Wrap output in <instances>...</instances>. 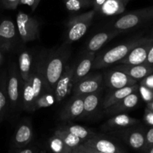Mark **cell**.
<instances>
[{"instance_id":"37","label":"cell","mask_w":153,"mask_h":153,"mask_svg":"<svg viewBox=\"0 0 153 153\" xmlns=\"http://www.w3.org/2000/svg\"><path fill=\"white\" fill-rule=\"evenodd\" d=\"M16 153H40V150L38 148L35 146H26L24 149L19 150Z\"/></svg>"},{"instance_id":"23","label":"cell","mask_w":153,"mask_h":153,"mask_svg":"<svg viewBox=\"0 0 153 153\" xmlns=\"http://www.w3.org/2000/svg\"><path fill=\"white\" fill-rule=\"evenodd\" d=\"M101 90L84 96V110L81 119L93 114L98 108L101 99Z\"/></svg>"},{"instance_id":"42","label":"cell","mask_w":153,"mask_h":153,"mask_svg":"<svg viewBox=\"0 0 153 153\" xmlns=\"http://www.w3.org/2000/svg\"><path fill=\"white\" fill-rule=\"evenodd\" d=\"M148 108L149 110H150L151 111L153 112V101L151 102L148 103L147 104V108Z\"/></svg>"},{"instance_id":"33","label":"cell","mask_w":153,"mask_h":153,"mask_svg":"<svg viewBox=\"0 0 153 153\" xmlns=\"http://www.w3.org/2000/svg\"><path fill=\"white\" fill-rule=\"evenodd\" d=\"M3 6L7 9H16L19 4V0H1Z\"/></svg>"},{"instance_id":"25","label":"cell","mask_w":153,"mask_h":153,"mask_svg":"<svg viewBox=\"0 0 153 153\" xmlns=\"http://www.w3.org/2000/svg\"><path fill=\"white\" fill-rule=\"evenodd\" d=\"M8 108L7 94V73H1L0 76V123L3 120Z\"/></svg>"},{"instance_id":"32","label":"cell","mask_w":153,"mask_h":153,"mask_svg":"<svg viewBox=\"0 0 153 153\" xmlns=\"http://www.w3.org/2000/svg\"><path fill=\"white\" fill-rule=\"evenodd\" d=\"M152 146H153V127L145 133V147L143 151L146 152Z\"/></svg>"},{"instance_id":"35","label":"cell","mask_w":153,"mask_h":153,"mask_svg":"<svg viewBox=\"0 0 153 153\" xmlns=\"http://www.w3.org/2000/svg\"><path fill=\"white\" fill-rule=\"evenodd\" d=\"M40 1L41 0H19V4H26L31 7L32 11H34Z\"/></svg>"},{"instance_id":"17","label":"cell","mask_w":153,"mask_h":153,"mask_svg":"<svg viewBox=\"0 0 153 153\" xmlns=\"http://www.w3.org/2000/svg\"><path fill=\"white\" fill-rule=\"evenodd\" d=\"M114 70L123 72L132 78L134 80L137 81L139 79H143L149 75L153 73L152 66L146 65V64H140V65H126L122 64L115 67Z\"/></svg>"},{"instance_id":"11","label":"cell","mask_w":153,"mask_h":153,"mask_svg":"<svg viewBox=\"0 0 153 153\" xmlns=\"http://www.w3.org/2000/svg\"><path fill=\"white\" fill-rule=\"evenodd\" d=\"M16 31L14 23L10 19H3L0 22V50L9 51L16 43Z\"/></svg>"},{"instance_id":"41","label":"cell","mask_w":153,"mask_h":153,"mask_svg":"<svg viewBox=\"0 0 153 153\" xmlns=\"http://www.w3.org/2000/svg\"><path fill=\"white\" fill-rule=\"evenodd\" d=\"M82 146H83V147L85 148V149H86V150L88 151V152H90V153H102V152H98V151L95 150V149H91V148H90V147H87V146H84V145H82Z\"/></svg>"},{"instance_id":"10","label":"cell","mask_w":153,"mask_h":153,"mask_svg":"<svg viewBox=\"0 0 153 153\" xmlns=\"http://www.w3.org/2000/svg\"><path fill=\"white\" fill-rule=\"evenodd\" d=\"M82 145L102 153H126L117 143L102 134H96Z\"/></svg>"},{"instance_id":"34","label":"cell","mask_w":153,"mask_h":153,"mask_svg":"<svg viewBox=\"0 0 153 153\" xmlns=\"http://www.w3.org/2000/svg\"><path fill=\"white\" fill-rule=\"evenodd\" d=\"M140 85H143L146 88H149V89L153 91V73L149 75L146 77H145L144 79H142L141 82H140Z\"/></svg>"},{"instance_id":"14","label":"cell","mask_w":153,"mask_h":153,"mask_svg":"<svg viewBox=\"0 0 153 153\" xmlns=\"http://www.w3.org/2000/svg\"><path fill=\"white\" fill-rule=\"evenodd\" d=\"M153 44V38H149L145 43L133 49L126 58L120 61V64L126 65H140L146 62L149 48Z\"/></svg>"},{"instance_id":"19","label":"cell","mask_w":153,"mask_h":153,"mask_svg":"<svg viewBox=\"0 0 153 153\" xmlns=\"http://www.w3.org/2000/svg\"><path fill=\"white\" fill-rule=\"evenodd\" d=\"M139 123L138 120L126 114H119L111 117L105 124V127L108 129L122 130L135 126Z\"/></svg>"},{"instance_id":"31","label":"cell","mask_w":153,"mask_h":153,"mask_svg":"<svg viewBox=\"0 0 153 153\" xmlns=\"http://www.w3.org/2000/svg\"><path fill=\"white\" fill-rule=\"evenodd\" d=\"M138 91L140 93L141 98L147 104L153 101V91H152V90L146 88L143 85H140L138 88Z\"/></svg>"},{"instance_id":"18","label":"cell","mask_w":153,"mask_h":153,"mask_svg":"<svg viewBox=\"0 0 153 153\" xmlns=\"http://www.w3.org/2000/svg\"><path fill=\"white\" fill-rule=\"evenodd\" d=\"M122 33L117 30H111L108 31H103L95 34L88 42L86 46L87 52H94L101 49L105 43H108L111 40Z\"/></svg>"},{"instance_id":"38","label":"cell","mask_w":153,"mask_h":153,"mask_svg":"<svg viewBox=\"0 0 153 153\" xmlns=\"http://www.w3.org/2000/svg\"><path fill=\"white\" fill-rule=\"evenodd\" d=\"M105 1L106 0H92V5L94 6V10L95 12H100L102 6Z\"/></svg>"},{"instance_id":"44","label":"cell","mask_w":153,"mask_h":153,"mask_svg":"<svg viewBox=\"0 0 153 153\" xmlns=\"http://www.w3.org/2000/svg\"><path fill=\"white\" fill-rule=\"evenodd\" d=\"M146 153H153V146L146 151Z\"/></svg>"},{"instance_id":"2","label":"cell","mask_w":153,"mask_h":153,"mask_svg":"<svg viewBox=\"0 0 153 153\" xmlns=\"http://www.w3.org/2000/svg\"><path fill=\"white\" fill-rule=\"evenodd\" d=\"M149 39V37L133 39L130 41L115 46L113 49H109L107 52L100 54L96 56L93 68L95 70L105 68L115 63H119L121 60L126 58L133 49L146 42Z\"/></svg>"},{"instance_id":"28","label":"cell","mask_w":153,"mask_h":153,"mask_svg":"<svg viewBox=\"0 0 153 153\" xmlns=\"http://www.w3.org/2000/svg\"><path fill=\"white\" fill-rule=\"evenodd\" d=\"M54 134L59 137L69 147H70L73 149L78 147V146H80V145H82L84 143L80 138L73 135L71 133L62 129L60 127H58L56 128V130L54 132Z\"/></svg>"},{"instance_id":"26","label":"cell","mask_w":153,"mask_h":153,"mask_svg":"<svg viewBox=\"0 0 153 153\" xmlns=\"http://www.w3.org/2000/svg\"><path fill=\"white\" fill-rule=\"evenodd\" d=\"M126 5L121 0H106L102 6L100 13L105 16L120 14L125 11Z\"/></svg>"},{"instance_id":"20","label":"cell","mask_w":153,"mask_h":153,"mask_svg":"<svg viewBox=\"0 0 153 153\" xmlns=\"http://www.w3.org/2000/svg\"><path fill=\"white\" fill-rule=\"evenodd\" d=\"M139 102V96L137 92L130 94L119 102L105 109V113L108 115H117L124 113L128 110L134 108Z\"/></svg>"},{"instance_id":"36","label":"cell","mask_w":153,"mask_h":153,"mask_svg":"<svg viewBox=\"0 0 153 153\" xmlns=\"http://www.w3.org/2000/svg\"><path fill=\"white\" fill-rule=\"evenodd\" d=\"M144 121L146 122V123L147 125L151 126L153 127V112L151 111L150 110H149L148 108L146 109L144 114Z\"/></svg>"},{"instance_id":"12","label":"cell","mask_w":153,"mask_h":153,"mask_svg":"<svg viewBox=\"0 0 153 153\" xmlns=\"http://www.w3.org/2000/svg\"><path fill=\"white\" fill-rule=\"evenodd\" d=\"M84 110V96L73 95L60 114V119L70 121L80 118Z\"/></svg>"},{"instance_id":"16","label":"cell","mask_w":153,"mask_h":153,"mask_svg":"<svg viewBox=\"0 0 153 153\" xmlns=\"http://www.w3.org/2000/svg\"><path fill=\"white\" fill-rule=\"evenodd\" d=\"M138 88L139 85L137 84V85H132V86L126 87V88H120V89L111 90L105 97L102 102V107L105 109L108 108L111 106L117 104L130 94L137 92Z\"/></svg>"},{"instance_id":"3","label":"cell","mask_w":153,"mask_h":153,"mask_svg":"<svg viewBox=\"0 0 153 153\" xmlns=\"http://www.w3.org/2000/svg\"><path fill=\"white\" fill-rule=\"evenodd\" d=\"M153 20V6L133 10L120 17L114 24V29L123 32Z\"/></svg>"},{"instance_id":"43","label":"cell","mask_w":153,"mask_h":153,"mask_svg":"<svg viewBox=\"0 0 153 153\" xmlns=\"http://www.w3.org/2000/svg\"><path fill=\"white\" fill-rule=\"evenodd\" d=\"M2 51L0 50V65H1V62L3 61V53H2Z\"/></svg>"},{"instance_id":"15","label":"cell","mask_w":153,"mask_h":153,"mask_svg":"<svg viewBox=\"0 0 153 153\" xmlns=\"http://www.w3.org/2000/svg\"><path fill=\"white\" fill-rule=\"evenodd\" d=\"M134 127L120 130L119 134L132 149L143 151L145 147V132L143 129Z\"/></svg>"},{"instance_id":"5","label":"cell","mask_w":153,"mask_h":153,"mask_svg":"<svg viewBox=\"0 0 153 153\" xmlns=\"http://www.w3.org/2000/svg\"><path fill=\"white\" fill-rule=\"evenodd\" d=\"M16 21L18 33L24 43L34 41L40 38V22L35 18L19 11Z\"/></svg>"},{"instance_id":"39","label":"cell","mask_w":153,"mask_h":153,"mask_svg":"<svg viewBox=\"0 0 153 153\" xmlns=\"http://www.w3.org/2000/svg\"><path fill=\"white\" fill-rule=\"evenodd\" d=\"M145 64H146V65H149V66L153 65V44L151 46V47L149 48Z\"/></svg>"},{"instance_id":"7","label":"cell","mask_w":153,"mask_h":153,"mask_svg":"<svg viewBox=\"0 0 153 153\" xmlns=\"http://www.w3.org/2000/svg\"><path fill=\"white\" fill-rule=\"evenodd\" d=\"M33 137L34 132L31 122L28 120L21 122L13 134L9 153H16L28 146L32 140Z\"/></svg>"},{"instance_id":"6","label":"cell","mask_w":153,"mask_h":153,"mask_svg":"<svg viewBox=\"0 0 153 153\" xmlns=\"http://www.w3.org/2000/svg\"><path fill=\"white\" fill-rule=\"evenodd\" d=\"M22 78L19 69L15 63H12L7 75V94L8 98V107L15 109L19 105L21 99L20 84Z\"/></svg>"},{"instance_id":"9","label":"cell","mask_w":153,"mask_h":153,"mask_svg":"<svg viewBox=\"0 0 153 153\" xmlns=\"http://www.w3.org/2000/svg\"><path fill=\"white\" fill-rule=\"evenodd\" d=\"M103 84V76L100 73L86 76L75 84L73 87V95L85 96L100 91Z\"/></svg>"},{"instance_id":"27","label":"cell","mask_w":153,"mask_h":153,"mask_svg":"<svg viewBox=\"0 0 153 153\" xmlns=\"http://www.w3.org/2000/svg\"><path fill=\"white\" fill-rule=\"evenodd\" d=\"M56 102L55 94L53 91H46L42 93L34 103L33 106V112L39 110V109L49 108L53 105Z\"/></svg>"},{"instance_id":"4","label":"cell","mask_w":153,"mask_h":153,"mask_svg":"<svg viewBox=\"0 0 153 153\" xmlns=\"http://www.w3.org/2000/svg\"><path fill=\"white\" fill-rule=\"evenodd\" d=\"M95 13V10H91L71 18L67 24V37L64 43L71 45L74 42L80 40L92 24Z\"/></svg>"},{"instance_id":"40","label":"cell","mask_w":153,"mask_h":153,"mask_svg":"<svg viewBox=\"0 0 153 153\" xmlns=\"http://www.w3.org/2000/svg\"><path fill=\"white\" fill-rule=\"evenodd\" d=\"M72 153H90V152H88V151H87L86 149L82 146V145H80V146H79L78 147L73 149Z\"/></svg>"},{"instance_id":"29","label":"cell","mask_w":153,"mask_h":153,"mask_svg":"<svg viewBox=\"0 0 153 153\" xmlns=\"http://www.w3.org/2000/svg\"><path fill=\"white\" fill-rule=\"evenodd\" d=\"M48 145L53 153H72L73 149L69 147L59 137L53 134L48 141Z\"/></svg>"},{"instance_id":"22","label":"cell","mask_w":153,"mask_h":153,"mask_svg":"<svg viewBox=\"0 0 153 153\" xmlns=\"http://www.w3.org/2000/svg\"><path fill=\"white\" fill-rule=\"evenodd\" d=\"M19 74L22 78V82H26L29 79L31 74V64H32V57L31 53L27 50H23L19 55Z\"/></svg>"},{"instance_id":"21","label":"cell","mask_w":153,"mask_h":153,"mask_svg":"<svg viewBox=\"0 0 153 153\" xmlns=\"http://www.w3.org/2000/svg\"><path fill=\"white\" fill-rule=\"evenodd\" d=\"M95 58L96 53L94 52H86V54L84 55L82 59L76 67L73 76V85L86 77L93 67Z\"/></svg>"},{"instance_id":"45","label":"cell","mask_w":153,"mask_h":153,"mask_svg":"<svg viewBox=\"0 0 153 153\" xmlns=\"http://www.w3.org/2000/svg\"><path fill=\"white\" fill-rule=\"evenodd\" d=\"M121 1H123V3L126 6V4H128V2L130 1V0H121Z\"/></svg>"},{"instance_id":"24","label":"cell","mask_w":153,"mask_h":153,"mask_svg":"<svg viewBox=\"0 0 153 153\" xmlns=\"http://www.w3.org/2000/svg\"><path fill=\"white\" fill-rule=\"evenodd\" d=\"M59 127L62 129L71 133L73 135L78 137L83 142L86 141L87 140L96 134V133L93 130L82 126L77 125V124H67V125H63Z\"/></svg>"},{"instance_id":"13","label":"cell","mask_w":153,"mask_h":153,"mask_svg":"<svg viewBox=\"0 0 153 153\" xmlns=\"http://www.w3.org/2000/svg\"><path fill=\"white\" fill-rule=\"evenodd\" d=\"M103 79L105 80V84L111 90L120 89L137 85V81L126 73L114 69L105 73Z\"/></svg>"},{"instance_id":"1","label":"cell","mask_w":153,"mask_h":153,"mask_svg":"<svg viewBox=\"0 0 153 153\" xmlns=\"http://www.w3.org/2000/svg\"><path fill=\"white\" fill-rule=\"evenodd\" d=\"M71 55L70 45L64 43L56 50L48 54L39 64L49 88L54 91L56 83L67 65Z\"/></svg>"},{"instance_id":"30","label":"cell","mask_w":153,"mask_h":153,"mask_svg":"<svg viewBox=\"0 0 153 153\" xmlns=\"http://www.w3.org/2000/svg\"><path fill=\"white\" fill-rule=\"evenodd\" d=\"M64 4L67 10L76 12L92 5V0H64Z\"/></svg>"},{"instance_id":"8","label":"cell","mask_w":153,"mask_h":153,"mask_svg":"<svg viewBox=\"0 0 153 153\" xmlns=\"http://www.w3.org/2000/svg\"><path fill=\"white\" fill-rule=\"evenodd\" d=\"M76 67V64H67L62 75L58 79L54 89L56 102L60 103L72 93L73 87V76Z\"/></svg>"}]
</instances>
